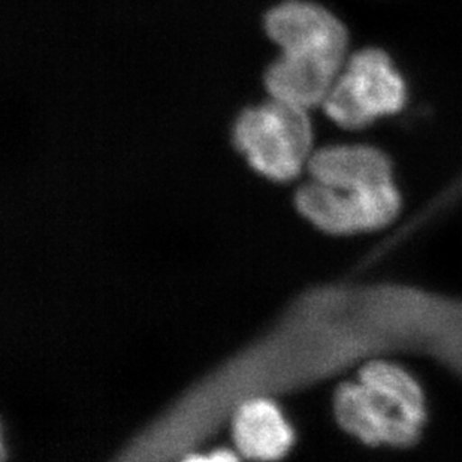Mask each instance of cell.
I'll return each instance as SVG.
<instances>
[{
    "label": "cell",
    "instance_id": "obj_1",
    "mask_svg": "<svg viewBox=\"0 0 462 462\" xmlns=\"http://www.w3.org/2000/svg\"><path fill=\"white\" fill-rule=\"evenodd\" d=\"M316 383L386 355H423L462 377V298L402 283L334 284L286 310Z\"/></svg>",
    "mask_w": 462,
    "mask_h": 462
},
{
    "label": "cell",
    "instance_id": "obj_2",
    "mask_svg": "<svg viewBox=\"0 0 462 462\" xmlns=\"http://www.w3.org/2000/svg\"><path fill=\"white\" fill-rule=\"evenodd\" d=\"M336 420L364 445L407 449L418 443L427 425V398L418 380L386 359L366 362L358 382L338 386Z\"/></svg>",
    "mask_w": 462,
    "mask_h": 462
},
{
    "label": "cell",
    "instance_id": "obj_3",
    "mask_svg": "<svg viewBox=\"0 0 462 462\" xmlns=\"http://www.w3.org/2000/svg\"><path fill=\"white\" fill-rule=\"evenodd\" d=\"M313 131L307 109L271 97L238 116L234 144L266 179H295L311 159Z\"/></svg>",
    "mask_w": 462,
    "mask_h": 462
},
{
    "label": "cell",
    "instance_id": "obj_4",
    "mask_svg": "<svg viewBox=\"0 0 462 462\" xmlns=\"http://www.w3.org/2000/svg\"><path fill=\"white\" fill-rule=\"evenodd\" d=\"M406 97V84L391 59L379 50H365L350 59L323 105L337 125L361 129L375 118L398 113Z\"/></svg>",
    "mask_w": 462,
    "mask_h": 462
},
{
    "label": "cell",
    "instance_id": "obj_5",
    "mask_svg": "<svg viewBox=\"0 0 462 462\" xmlns=\"http://www.w3.org/2000/svg\"><path fill=\"white\" fill-rule=\"evenodd\" d=\"M295 204L298 211L320 231L350 236L391 225L402 211V195L395 183L340 189L311 180L298 189Z\"/></svg>",
    "mask_w": 462,
    "mask_h": 462
},
{
    "label": "cell",
    "instance_id": "obj_6",
    "mask_svg": "<svg viewBox=\"0 0 462 462\" xmlns=\"http://www.w3.org/2000/svg\"><path fill=\"white\" fill-rule=\"evenodd\" d=\"M266 33L282 54L341 68L347 49V32L329 11L319 5L289 0L271 9Z\"/></svg>",
    "mask_w": 462,
    "mask_h": 462
},
{
    "label": "cell",
    "instance_id": "obj_7",
    "mask_svg": "<svg viewBox=\"0 0 462 462\" xmlns=\"http://www.w3.org/2000/svg\"><path fill=\"white\" fill-rule=\"evenodd\" d=\"M231 419L236 450L245 458L279 459L292 448V427L268 397L245 400L232 411Z\"/></svg>",
    "mask_w": 462,
    "mask_h": 462
},
{
    "label": "cell",
    "instance_id": "obj_8",
    "mask_svg": "<svg viewBox=\"0 0 462 462\" xmlns=\"http://www.w3.org/2000/svg\"><path fill=\"white\" fill-rule=\"evenodd\" d=\"M319 183L340 189H368L393 183V163L370 145H332L319 150L309 162Z\"/></svg>",
    "mask_w": 462,
    "mask_h": 462
}]
</instances>
